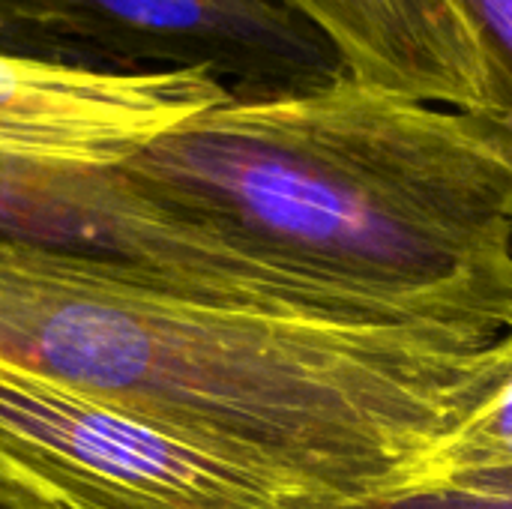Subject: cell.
<instances>
[{
	"label": "cell",
	"mask_w": 512,
	"mask_h": 509,
	"mask_svg": "<svg viewBox=\"0 0 512 509\" xmlns=\"http://www.w3.org/2000/svg\"><path fill=\"white\" fill-rule=\"evenodd\" d=\"M123 171L201 225L234 309L501 336L512 168L462 111L354 75L180 123Z\"/></svg>",
	"instance_id": "obj_1"
},
{
	"label": "cell",
	"mask_w": 512,
	"mask_h": 509,
	"mask_svg": "<svg viewBox=\"0 0 512 509\" xmlns=\"http://www.w3.org/2000/svg\"><path fill=\"white\" fill-rule=\"evenodd\" d=\"M495 336L270 318L126 267L0 240V360L330 504L390 495Z\"/></svg>",
	"instance_id": "obj_2"
},
{
	"label": "cell",
	"mask_w": 512,
	"mask_h": 509,
	"mask_svg": "<svg viewBox=\"0 0 512 509\" xmlns=\"http://www.w3.org/2000/svg\"><path fill=\"white\" fill-rule=\"evenodd\" d=\"M0 468L57 509H336L9 360Z\"/></svg>",
	"instance_id": "obj_3"
},
{
	"label": "cell",
	"mask_w": 512,
	"mask_h": 509,
	"mask_svg": "<svg viewBox=\"0 0 512 509\" xmlns=\"http://www.w3.org/2000/svg\"><path fill=\"white\" fill-rule=\"evenodd\" d=\"M102 69H204L240 99L351 75L333 36L294 0H0Z\"/></svg>",
	"instance_id": "obj_4"
},
{
	"label": "cell",
	"mask_w": 512,
	"mask_h": 509,
	"mask_svg": "<svg viewBox=\"0 0 512 509\" xmlns=\"http://www.w3.org/2000/svg\"><path fill=\"white\" fill-rule=\"evenodd\" d=\"M0 240L117 264L168 291L231 309L213 237L123 165L0 150Z\"/></svg>",
	"instance_id": "obj_5"
},
{
	"label": "cell",
	"mask_w": 512,
	"mask_h": 509,
	"mask_svg": "<svg viewBox=\"0 0 512 509\" xmlns=\"http://www.w3.org/2000/svg\"><path fill=\"white\" fill-rule=\"evenodd\" d=\"M231 96L204 69L120 72L0 51V150L123 165Z\"/></svg>",
	"instance_id": "obj_6"
},
{
	"label": "cell",
	"mask_w": 512,
	"mask_h": 509,
	"mask_svg": "<svg viewBox=\"0 0 512 509\" xmlns=\"http://www.w3.org/2000/svg\"><path fill=\"white\" fill-rule=\"evenodd\" d=\"M342 48L357 81L471 114L486 99L480 48L447 0H294Z\"/></svg>",
	"instance_id": "obj_7"
},
{
	"label": "cell",
	"mask_w": 512,
	"mask_h": 509,
	"mask_svg": "<svg viewBox=\"0 0 512 509\" xmlns=\"http://www.w3.org/2000/svg\"><path fill=\"white\" fill-rule=\"evenodd\" d=\"M507 471H512V321L486 348L483 372L471 399L402 471L387 498L438 492Z\"/></svg>",
	"instance_id": "obj_8"
},
{
	"label": "cell",
	"mask_w": 512,
	"mask_h": 509,
	"mask_svg": "<svg viewBox=\"0 0 512 509\" xmlns=\"http://www.w3.org/2000/svg\"><path fill=\"white\" fill-rule=\"evenodd\" d=\"M447 3L474 36L486 69V99L465 120L512 168V0Z\"/></svg>",
	"instance_id": "obj_9"
},
{
	"label": "cell",
	"mask_w": 512,
	"mask_h": 509,
	"mask_svg": "<svg viewBox=\"0 0 512 509\" xmlns=\"http://www.w3.org/2000/svg\"><path fill=\"white\" fill-rule=\"evenodd\" d=\"M339 509H512V471L465 480L438 492L348 504Z\"/></svg>",
	"instance_id": "obj_10"
},
{
	"label": "cell",
	"mask_w": 512,
	"mask_h": 509,
	"mask_svg": "<svg viewBox=\"0 0 512 509\" xmlns=\"http://www.w3.org/2000/svg\"><path fill=\"white\" fill-rule=\"evenodd\" d=\"M0 51L6 54H24V57H39V60H54V63H75V66H93L102 69L99 63H93L84 51H78L75 45H69L66 39L0 9Z\"/></svg>",
	"instance_id": "obj_11"
},
{
	"label": "cell",
	"mask_w": 512,
	"mask_h": 509,
	"mask_svg": "<svg viewBox=\"0 0 512 509\" xmlns=\"http://www.w3.org/2000/svg\"><path fill=\"white\" fill-rule=\"evenodd\" d=\"M0 509H57L48 498L0 468Z\"/></svg>",
	"instance_id": "obj_12"
}]
</instances>
